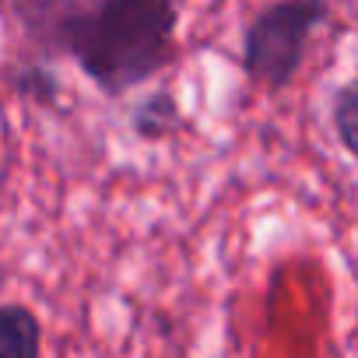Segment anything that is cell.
Segmentation results:
<instances>
[{
	"instance_id": "3",
	"label": "cell",
	"mask_w": 358,
	"mask_h": 358,
	"mask_svg": "<svg viewBox=\"0 0 358 358\" xmlns=\"http://www.w3.org/2000/svg\"><path fill=\"white\" fill-rule=\"evenodd\" d=\"M43 323L22 302L0 306V358H39Z\"/></svg>"
},
{
	"instance_id": "5",
	"label": "cell",
	"mask_w": 358,
	"mask_h": 358,
	"mask_svg": "<svg viewBox=\"0 0 358 358\" xmlns=\"http://www.w3.org/2000/svg\"><path fill=\"white\" fill-rule=\"evenodd\" d=\"M330 123L341 148L358 162V78L344 81L330 99Z\"/></svg>"
},
{
	"instance_id": "1",
	"label": "cell",
	"mask_w": 358,
	"mask_h": 358,
	"mask_svg": "<svg viewBox=\"0 0 358 358\" xmlns=\"http://www.w3.org/2000/svg\"><path fill=\"white\" fill-rule=\"evenodd\" d=\"M25 39L120 99L176 60V0H15Z\"/></svg>"
},
{
	"instance_id": "2",
	"label": "cell",
	"mask_w": 358,
	"mask_h": 358,
	"mask_svg": "<svg viewBox=\"0 0 358 358\" xmlns=\"http://www.w3.org/2000/svg\"><path fill=\"white\" fill-rule=\"evenodd\" d=\"M330 18V0H274L243 32L239 64L253 85L264 92H281L292 85L306 64L309 43Z\"/></svg>"
},
{
	"instance_id": "4",
	"label": "cell",
	"mask_w": 358,
	"mask_h": 358,
	"mask_svg": "<svg viewBox=\"0 0 358 358\" xmlns=\"http://www.w3.org/2000/svg\"><path fill=\"white\" fill-rule=\"evenodd\" d=\"M183 123V113H179V102L172 92H155L148 95L137 113L130 116V127L141 141H162V137H172Z\"/></svg>"
}]
</instances>
